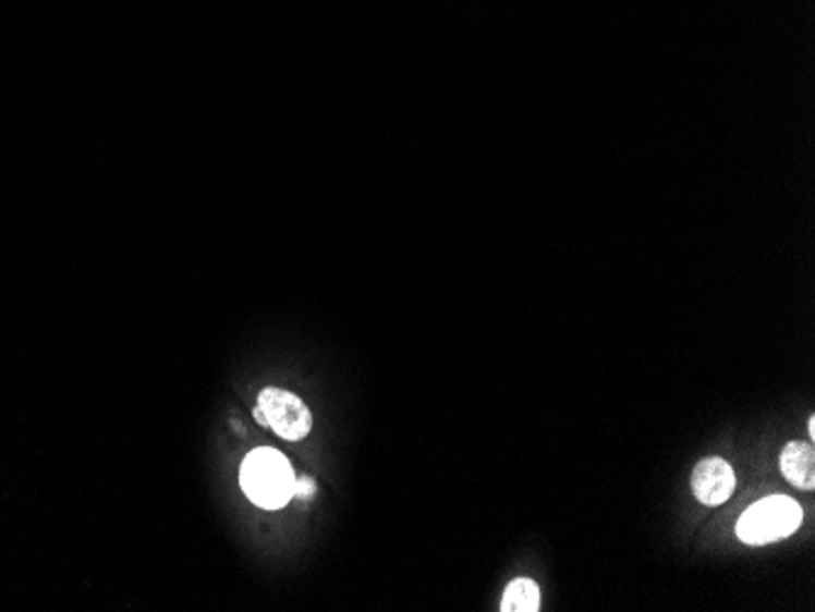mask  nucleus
Instances as JSON below:
<instances>
[{"mask_svg": "<svg viewBox=\"0 0 815 612\" xmlns=\"http://www.w3.org/2000/svg\"><path fill=\"white\" fill-rule=\"evenodd\" d=\"M315 495V481L311 476H295L293 481V498H301V501H311Z\"/></svg>", "mask_w": 815, "mask_h": 612, "instance_id": "obj_7", "label": "nucleus"}, {"mask_svg": "<svg viewBox=\"0 0 815 612\" xmlns=\"http://www.w3.org/2000/svg\"><path fill=\"white\" fill-rule=\"evenodd\" d=\"M254 417H257V420H259L261 425H267V420H264V413L259 411V407H254Z\"/></svg>", "mask_w": 815, "mask_h": 612, "instance_id": "obj_9", "label": "nucleus"}, {"mask_svg": "<svg viewBox=\"0 0 815 612\" xmlns=\"http://www.w3.org/2000/svg\"><path fill=\"white\" fill-rule=\"evenodd\" d=\"M503 612H537L539 610V588L533 578H515L508 584L503 600Z\"/></svg>", "mask_w": 815, "mask_h": 612, "instance_id": "obj_6", "label": "nucleus"}, {"mask_svg": "<svg viewBox=\"0 0 815 612\" xmlns=\"http://www.w3.org/2000/svg\"><path fill=\"white\" fill-rule=\"evenodd\" d=\"M293 466L279 449L261 446L244 456L240 468V486L254 505L279 510L293 498Z\"/></svg>", "mask_w": 815, "mask_h": 612, "instance_id": "obj_1", "label": "nucleus"}, {"mask_svg": "<svg viewBox=\"0 0 815 612\" xmlns=\"http://www.w3.org/2000/svg\"><path fill=\"white\" fill-rule=\"evenodd\" d=\"M803 523V510L789 495H769L750 505L738 523V537L745 544H769L791 537Z\"/></svg>", "mask_w": 815, "mask_h": 612, "instance_id": "obj_2", "label": "nucleus"}, {"mask_svg": "<svg viewBox=\"0 0 815 612\" xmlns=\"http://www.w3.org/2000/svg\"><path fill=\"white\" fill-rule=\"evenodd\" d=\"M257 407L264 413L267 427H271L281 440L299 442L313 427V415L299 395L281 389H264L259 393Z\"/></svg>", "mask_w": 815, "mask_h": 612, "instance_id": "obj_3", "label": "nucleus"}, {"mask_svg": "<svg viewBox=\"0 0 815 612\" xmlns=\"http://www.w3.org/2000/svg\"><path fill=\"white\" fill-rule=\"evenodd\" d=\"M781 474L801 491H815V449L811 442H789L779 458Z\"/></svg>", "mask_w": 815, "mask_h": 612, "instance_id": "obj_5", "label": "nucleus"}, {"mask_svg": "<svg viewBox=\"0 0 815 612\" xmlns=\"http://www.w3.org/2000/svg\"><path fill=\"white\" fill-rule=\"evenodd\" d=\"M691 491H694L696 501L716 507L722 505L735 491V472L732 466L720 456H708L696 464L694 474H691Z\"/></svg>", "mask_w": 815, "mask_h": 612, "instance_id": "obj_4", "label": "nucleus"}, {"mask_svg": "<svg viewBox=\"0 0 815 612\" xmlns=\"http://www.w3.org/2000/svg\"><path fill=\"white\" fill-rule=\"evenodd\" d=\"M808 437H811V440H815V417H811V420H808Z\"/></svg>", "mask_w": 815, "mask_h": 612, "instance_id": "obj_8", "label": "nucleus"}]
</instances>
